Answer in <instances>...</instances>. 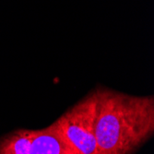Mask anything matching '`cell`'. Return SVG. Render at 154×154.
<instances>
[{
    "mask_svg": "<svg viewBox=\"0 0 154 154\" xmlns=\"http://www.w3.org/2000/svg\"><path fill=\"white\" fill-rule=\"evenodd\" d=\"M92 154H133L154 133V97L98 89Z\"/></svg>",
    "mask_w": 154,
    "mask_h": 154,
    "instance_id": "obj_1",
    "label": "cell"
},
{
    "mask_svg": "<svg viewBox=\"0 0 154 154\" xmlns=\"http://www.w3.org/2000/svg\"><path fill=\"white\" fill-rule=\"evenodd\" d=\"M96 120L97 93L95 91L69 108L57 122L66 140L77 152L92 154L96 145Z\"/></svg>",
    "mask_w": 154,
    "mask_h": 154,
    "instance_id": "obj_2",
    "label": "cell"
},
{
    "mask_svg": "<svg viewBox=\"0 0 154 154\" xmlns=\"http://www.w3.org/2000/svg\"><path fill=\"white\" fill-rule=\"evenodd\" d=\"M70 149H74L54 121L45 128L35 130L30 154H63Z\"/></svg>",
    "mask_w": 154,
    "mask_h": 154,
    "instance_id": "obj_3",
    "label": "cell"
},
{
    "mask_svg": "<svg viewBox=\"0 0 154 154\" xmlns=\"http://www.w3.org/2000/svg\"><path fill=\"white\" fill-rule=\"evenodd\" d=\"M35 130L19 129L0 139V154H30Z\"/></svg>",
    "mask_w": 154,
    "mask_h": 154,
    "instance_id": "obj_4",
    "label": "cell"
},
{
    "mask_svg": "<svg viewBox=\"0 0 154 154\" xmlns=\"http://www.w3.org/2000/svg\"><path fill=\"white\" fill-rule=\"evenodd\" d=\"M63 154H79V152H77L75 149H70V150H67V151H66L65 153H63Z\"/></svg>",
    "mask_w": 154,
    "mask_h": 154,
    "instance_id": "obj_5",
    "label": "cell"
}]
</instances>
